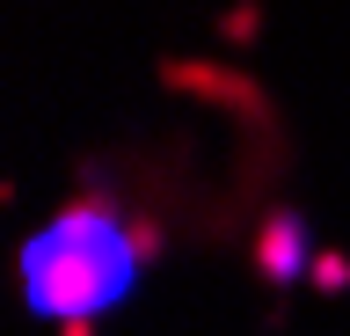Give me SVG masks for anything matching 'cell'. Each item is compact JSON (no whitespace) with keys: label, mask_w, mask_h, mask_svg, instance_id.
I'll list each match as a JSON object with an SVG mask.
<instances>
[{"label":"cell","mask_w":350,"mask_h":336,"mask_svg":"<svg viewBox=\"0 0 350 336\" xmlns=\"http://www.w3.org/2000/svg\"><path fill=\"white\" fill-rule=\"evenodd\" d=\"M131 285H139V234L109 205H73L22 248V300L59 329L109 314Z\"/></svg>","instance_id":"6da1fadb"}]
</instances>
